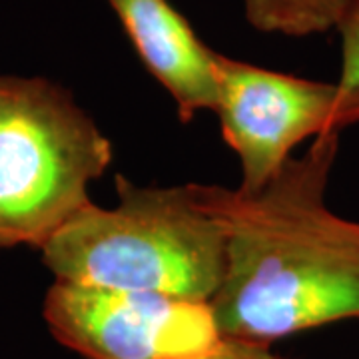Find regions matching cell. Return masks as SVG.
<instances>
[{
    "label": "cell",
    "mask_w": 359,
    "mask_h": 359,
    "mask_svg": "<svg viewBox=\"0 0 359 359\" xmlns=\"http://www.w3.org/2000/svg\"><path fill=\"white\" fill-rule=\"evenodd\" d=\"M337 152L339 132L320 136L257 192L194 184L226 230V276L212 299L224 337L271 346L359 320V222L325 204Z\"/></svg>",
    "instance_id": "obj_1"
},
{
    "label": "cell",
    "mask_w": 359,
    "mask_h": 359,
    "mask_svg": "<svg viewBox=\"0 0 359 359\" xmlns=\"http://www.w3.org/2000/svg\"><path fill=\"white\" fill-rule=\"evenodd\" d=\"M216 76L214 112L240 158L242 192L262 190L304 140L359 124V88L282 74L224 54H216Z\"/></svg>",
    "instance_id": "obj_4"
},
{
    "label": "cell",
    "mask_w": 359,
    "mask_h": 359,
    "mask_svg": "<svg viewBox=\"0 0 359 359\" xmlns=\"http://www.w3.org/2000/svg\"><path fill=\"white\" fill-rule=\"evenodd\" d=\"M190 359H287L273 353L269 346L264 344H252L244 339H233V337H224L218 346L202 355H196Z\"/></svg>",
    "instance_id": "obj_9"
},
{
    "label": "cell",
    "mask_w": 359,
    "mask_h": 359,
    "mask_svg": "<svg viewBox=\"0 0 359 359\" xmlns=\"http://www.w3.org/2000/svg\"><path fill=\"white\" fill-rule=\"evenodd\" d=\"M118 205L88 204L42 245L56 282L212 304L226 276V230L194 184L144 188L116 176Z\"/></svg>",
    "instance_id": "obj_2"
},
{
    "label": "cell",
    "mask_w": 359,
    "mask_h": 359,
    "mask_svg": "<svg viewBox=\"0 0 359 359\" xmlns=\"http://www.w3.org/2000/svg\"><path fill=\"white\" fill-rule=\"evenodd\" d=\"M44 320L86 359H190L224 339L212 304L68 282L48 290Z\"/></svg>",
    "instance_id": "obj_5"
},
{
    "label": "cell",
    "mask_w": 359,
    "mask_h": 359,
    "mask_svg": "<svg viewBox=\"0 0 359 359\" xmlns=\"http://www.w3.org/2000/svg\"><path fill=\"white\" fill-rule=\"evenodd\" d=\"M245 18L256 30L309 36L337 26L346 0H244Z\"/></svg>",
    "instance_id": "obj_7"
},
{
    "label": "cell",
    "mask_w": 359,
    "mask_h": 359,
    "mask_svg": "<svg viewBox=\"0 0 359 359\" xmlns=\"http://www.w3.org/2000/svg\"><path fill=\"white\" fill-rule=\"evenodd\" d=\"M144 66L168 90L180 118L216 110V54L168 0H106Z\"/></svg>",
    "instance_id": "obj_6"
},
{
    "label": "cell",
    "mask_w": 359,
    "mask_h": 359,
    "mask_svg": "<svg viewBox=\"0 0 359 359\" xmlns=\"http://www.w3.org/2000/svg\"><path fill=\"white\" fill-rule=\"evenodd\" d=\"M112 156L110 140L68 90L0 74V248H42L92 204L90 182Z\"/></svg>",
    "instance_id": "obj_3"
},
{
    "label": "cell",
    "mask_w": 359,
    "mask_h": 359,
    "mask_svg": "<svg viewBox=\"0 0 359 359\" xmlns=\"http://www.w3.org/2000/svg\"><path fill=\"white\" fill-rule=\"evenodd\" d=\"M341 36V70L337 84L346 90L359 88V0H346L335 26Z\"/></svg>",
    "instance_id": "obj_8"
}]
</instances>
